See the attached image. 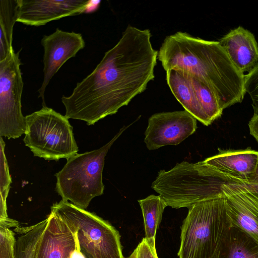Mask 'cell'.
Returning <instances> with one entry per match:
<instances>
[{"label": "cell", "mask_w": 258, "mask_h": 258, "mask_svg": "<svg viewBox=\"0 0 258 258\" xmlns=\"http://www.w3.org/2000/svg\"><path fill=\"white\" fill-rule=\"evenodd\" d=\"M127 258H158V257L156 251L154 250L150 247L145 238H144Z\"/></svg>", "instance_id": "cell-23"}, {"label": "cell", "mask_w": 258, "mask_h": 258, "mask_svg": "<svg viewBox=\"0 0 258 258\" xmlns=\"http://www.w3.org/2000/svg\"><path fill=\"white\" fill-rule=\"evenodd\" d=\"M188 209L181 227L179 258H223L232 224L221 186L217 196Z\"/></svg>", "instance_id": "cell-3"}, {"label": "cell", "mask_w": 258, "mask_h": 258, "mask_svg": "<svg viewBox=\"0 0 258 258\" xmlns=\"http://www.w3.org/2000/svg\"><path fill=\"white\" fill-rule=\"evenodd\" d=\"M51 210L75 229L86 258H125L120 234L108 221L63 200L54 204Z\"/></svg>", "instance_id": "cell-6"}, {"label": "cell", "mask_w": 258, "mask_h": 258, "mask_svg": "<svg viewBox=\"0 0 258 258\" xmlns=\"http://www.w3.org/2000/svg\"><path fill=\"white\" fill-rule=\"evenodd\" d=\"M218 150V154L203 161L224 174L246 181L255 170L258 151L249 147L244 150Z\"/></svg>", "instance_id": "cell-15"}, {"label": "cell", "mask_w": 258, "mask_h": 258, "mask_svg": "<svg viewBox=\"0 0 258 258\" xmlns=\"http://www.w3.org/2000/svg\"><path fill=\"white\" fill-rule=\"evenodd\" d=\"M223 258H258V241L232 225Z\"/></svg>", "instance_id": "cell-19"}, {"label": "cell", "mask_w": 258, "mask_h": 258, "mask_svg": "<svg viewBox=\"0 0 258 258\" xmlns=\"http://www.w3.org/2000/svg\"><path fill=\"white\" fill-rule=\"evenodd\" d=\"M197 128V119L186 110L157 113L148 119L144 142L149 150L176 145Z\"/></svg>", "instance_id": "cell-10"}, {"label": "cell", "mask_w": 258, "mask_h": 258, "mask_svg": "<svg viewBox=\"0 0 258 258\" xmlns=\"http://www.w3.org/2000/svg\"><path fill=\"white\" fill-rule=\"evenodd\" d=\"M220 173L221 189L232 224L258 241V193L240 179Z\"/></svg>", "instance_id": "cell-9"}, {"label": "cell", "mask_w": 258, "mask_h": 258, "mask_svg": "<svg viewBox=\"0 0 258 258\" xmlns=\"http://www.w3.org/2000/svg\"><path fill=\"white\" fill-rule=\"evenodd\" d=\"M18 0L0 1V61L13 47V30L18 19Z\"/></svg>", "instance_id": "cell-18"}, {"label": "cell", "mask_w": 258, "mask_h": 258, "mask_svg": "<svg viewBox=\"0 0 258 258\" xmlns=\"http://www.w3.org/2000/svg\"><path fill=\"white\" fill-rule=\"evenodd\" d=\"M235 66L243 73L258 62V45L254 36L241 26L231 30L219 41Z\"/></svg>", "instance_id": "cell-14"}, {"label": "cell", "mask_w": 258, "mask_h": 258, "mask_svg": "<svg viewBox=\"0 0 258 258\" xmlns=\"http://www.w3.org/2000/svg\"><path fill=\"white\" fill-rule=\"evenodd\" d=\"M34 258H70L75 248V229L51 210Z\"/></svg>", "instance_id": "cell-13"}, {"label": "cell", "mask_w": 258, "mask_h": 258, "mask_svg": "<svg viewBox=\"0 0 258 258\" xmlns=\"http://www.w3.org/2000/svg\"><path fill=\"white\" fill-rule=\"evenodd\" d=\"M244 182L251 184L258 185V159L253 174L246 181Z\"/></svg>", "instance_id": "cell-26"}, {"label": "cell", "mask_w": 258, "mask_h": 258, "mask_svg": "<svg viewBox=\"0 0 258 258\" xmlns=\"http://www.w3.org/2000/svg\"><path fill=\"white\" fill-rule=\"evenodd\" d=\"M242 181V180H241ZM247 186H248L251 190L258 193V185L251 184L246 183L244 181H242Z\"/></svg>", "instance_id": "cell-27"}, {"label": "cell", "mask_w": 258, "mask_h": 258, "mask_svg": "<svg viewBox=\"0 0 258 258\" xmlns=\"http://www.w3.org/2000/svg\"><path fill=\"white\" fill-rule=\"evenodd\" d=\"M41 43L44 49V76L38 91L43 106H45L44 93L50 81L68 59L75 57L79 50L84 48L85 42L81 34L57 28L53 33L44 35Z\"/></svg>", "instance_id": "cell-11"}, {"label": "cell", "mask_w": 258, "mask_h": 258, "mask_svg": "<svg viewBox=\"0 0 258 258\" xmlns=\"http://www.w3.org/2000/svg\"><path fill=\"white\" fill-rule=\"evenodd\" d=\"M5 143L2 137L0 138L1 177H0V221L9 219L7 214V198L10 184L12 182L9 173V166L5 154Z\"/></svg>", "instance_id": "cell-20"}, {"label": "cell", "mask_w": 258, "mask_h": 258, "mask_svg": "<svg viewBox=\"0 0 258 258\" xmlns=\"http://www.w3.org/2000/svg\"><path fill=\"white\" fill-rule=\"evenodd\" d=\"M76 245L75 248L72 252L70 258H86V256L81 250L80 245L77 238V235L75 230Z\"/></svg>", "instance_id": "cell-25"}, {"label": "cell", "mask_w": 258, "mask_h": 258, "mask_svg": "<svg viewBox=\"0 0 258 258\" xmlns=\"http://www.w3.org/2000/svg\"><path fill=\"white\" fill-rule=\"evenodd\" d=\"M143 217L145 239L150 247L156 251V234L165 208L167 206L159 196L150 195L138 201Z\"/></svg>", "instance_id": "cell-17"}, {"label": "cell", "mask_w": 258, "mask_h": 258, "mask_svg": "<svg viewBox=\"0 0 258 258\" xmlns=\"http://www.w3.org/2000/svg\"><path fill=\"white\" fill-rule=\"evenodd\" d=\"M133 123L121 127L100 148L76 153L67 159L63 168L55 174L56 190L62 200L70 201L77 207L86 209L94 198L103 194L102 172L105 157L115 141Z\"/></svg>", "instance_id": "cell-5"}, {"label": "cell", "mask_w": 258, "mask_h": 258, "mask_svg": "<svg viewBox=\"0 0 258 258\" xmlns=\"http://www.w3.org/2000/svg\"><path fill=\"white\" fill-rule=\"evenodd\" d=\"M244 88L250 95L254 116H258V62L247 74L244 75Z\"/></svg>", "instance_id": "cell-22"}, {"label": "cell", "mask_w": 258, "mask_h": 258, "mask_svg": "<svg viewBox=\"0 0 258 258\" xmlns=\"http://www.w3.org/2000/svg\"><path fill=\"white\" fill-rule=\"evenodd\" d=\"M166 72L168 85L185 110L203 124L206 126L211 124L202 110L189 76L182 71L174 69Z\"/></svg>", "instance_id": "cell-16"}, {"label": "cell", "mask_w": 258, "mask_h": 258, "mask_svg": "<svg viewBox=\"0 0 258 258\" xmlns=\"http://www.w3.org/2000/svg\"><path fill=\"white\" fill-rule=\"evenodd\" d=\"M16 239L10 228L0 225V258H16Z\"/></svg>", "instance_id": "cell-21"}, {"label": "cell", "mask_w": 258, "mask_h": 258, "mask_svg": "<svg viewBox=\"0 0 258 258\" xmlns=\"http://www.w3.org/2000/svg\"><path fill=\"white\" fill-rule=\"evenodd\" d=\"M220 179L219 172L203 161H183L168 171H159L151 188L167 206L189 209L197 203L217 196Z\"/></svg>", "instance_id": "cell-4"}, {"label": "cell", "mask_w": 258, "mask_h": 258, "mask_svg": "<svg viewBox=\"0 0 258 258\" xmlns=\"http://www.w3.org/2000/svg\"><path fill=\"white\" fill-rule=\"evenodd\" d=\"M151 37L149 29L128 25L94 71L77 84L70 96L62 97L65 116L94 124L144 92L155 78L158 53Z\"/></svg>", "instance_id": "cell-1"}, {"label": "cell", "mask_w": 258, "mask_h": 258, "mask_svg": "<svg viewBox=\"0 0 258 258\" xmlns=\"http://www.w3.org/2000/svg\"><path fill=\"white\" fill-rule=\"evenodd\" d=\"M157 58L165 71L179 70L206 85L223 109L243 100L244 75L233 63L219 41L177 32L165 38Z\"/></svg>", "instance_id": "cell-2"}, {"label": "cell", "mask_w": 258, "mask_h": 258, "mask_svg": "<svg viewBox=\"0 0 258 258\" xmlns=\"http://www.w3.org/2000/svg\"><path fill=\"white\" fill-rule=\"evenodd\" d=\"M25 117L27 128L23 141L34 156L57 161L77 153L73 127L65 115L43 106Z\"/></svg>", "instance_id": "cell-7"}, {"label": "cell", "mask_w": 258, "mask_h": 258, "mask_svg": "<svg viewBox=\"0 0 258 258\" xmlns=\"http://www.w3.org/2000/svg\"><path fill=\"white\" fill-rule=\"evenodd\" d=\"M19 52L16 53L12 48L0 61V136L9 139L20 137L27 128L21 110L24 83Z\"/></svg>", "instance_id": "cell-8"}, {"label": "cell", "mask_w": 258, "mask_h": 258, "mask_svg": "<svg viewBox=\"0 0 258 258\" xmlns=\"http://www.w3.org/2000/svg\"><path fill=\"white\" fill-rule=\"evenodd\" d=\"M91 1L18 0L17 22L39 26L61 18L86 12Z\"/></svg>", "instance_id": "cell-12"}, {"label": "cell", "mask_w": 258, "mask_h": 258, "mask_svg": "<svg viewBox=\"0 0 258 258\" xmlns=\"http://www.w3.org/2000/svg\"><path fill=\"white\" fill-rule=\"evenodd\" d=\"M248 126L250 135L258 143V116L253 115L249 121Z\"/></svg>", "instance_id": "cell-24"}]
</instances>
